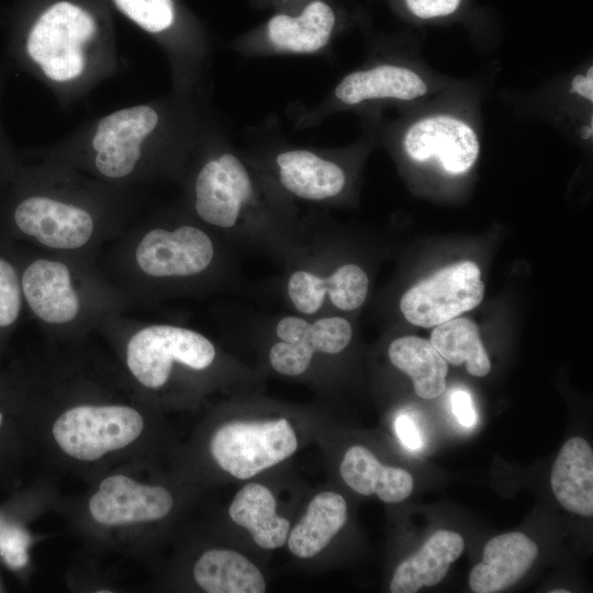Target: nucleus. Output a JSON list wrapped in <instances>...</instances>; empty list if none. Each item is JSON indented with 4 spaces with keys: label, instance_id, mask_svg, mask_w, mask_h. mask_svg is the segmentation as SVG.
I'll return each mask as SVG.
<instances>
[{
    "label": "nucleus",
    "instance_id": "obj_1",
    "mask_svg": "<svg viewBox=\"0 0 593 593\" xmlns=\"http://www.w3.org/2000/svg\"><path fill=\"white\" fill-rule=\"evenodd\" d=\"M236 155L206 161L194 182V211L238 253L258 251L281 262L302 235L303 223L266 192Z\"/></svg>",
    "mask_w": 593,
    "mask_h": 593
},
{
    "label": "nucleus",
    "instance_id": "obj_2",
    "mask_svg": "<svg viewBox=\"0 0 593 593\" xmlns=\"http://www.w3.org/2000/svg\"><path fill=\"white\" fill-rule=\"evenodd\" d=\"M280 264L273 289L288 312L347 316L368 299V271L347 256L339 235L323 223H303L301 238Z\"/></svg>",
    "mask_w": 593,
    "mask_h": 593
},
{
    "label": "nucleus",
    "instance_id": "obj_3",
    "mask_svg": "<svg viewBox=\"0 0 593 593\" xmlns=\"http://www.w3.org/2000/svg\"><path fill=\"white\" fill-rule=\"evenodd\" d=\"M246 323L266 337L269 367L290 378L303 377L317 361L342 355L355 336L349 317L338 314L306 316L287 312L253 317Z\"/></svg>",
    "mask_w": 593,
    "mask_h": 593
},
{
    "label": "nucleus",
    "instance_id": "obj_4",
    "mask_svg": "<svg viewBox=\"0 0 593 593\" xmlns=\"http://www.w3.org/2000/svg\"><path fill=\"white\" fill-rule=\"evenodd\" d=\"M216 237L190 224L154 228L139 242L136 261L143 272L155 278L193 279L214 273L242 287L238 251Z\"/></svg>",
    "mask_w": 593,
    "mask_h": 593
},
{
    "label": "nucleus",
    "instance_id": "obj_5",
    "mask_svg": "<svg viewBox=\"0 0 593 593\" xmlns=\"http://www.w3.org/2000/svg\"><path fill=\"white\" fill-rule=\"evenodd\" d=\"M216 358L215 345L204 335L168 324L141 329L130 339L126 349L128 369L149 389H159L168 382L175 362L202 371Z\"/></svg>",
    "mask_w": 593,
    "mask_h": 593
},
{
    "label": "nucleus",
    "instance_id": "obj_6",
    "mask_svg": "<svg viewBox=\"0 0 593 593\" xmlns=\"http://www.w3.org/2000/svg\"><path fill=\"white\" fill-rule=\"evenodd\" d=\"M298 448L287 418L232 422L221 426L210 444L217 465L237 479H249L289 458Z\"/></svg>",
    "mask_w": 593,
    "mask_h": 593
},
{
    "label": "nucleus",
    "instance_id": "obj_7",
    "mask_svg": "<svg viewBox=\"0 0 593 593\" xmlns=\"http://www.w3.org/2000/svg\"><path fill=\"white\" fill-rule=\"evenodd\" d=\"M96 32V22L87 11L66 1L57 2L32 27L27 52L48 78L70 80L82 72L86 64L82 46Z\"/></svg>",
    "mask_w": 593,
    "mask_h": 593
},
{
    "label": "nucleus",
    "instance_id": "obj_8",
    "mask_svg": "<svg viewBox=\"0 0 593 593\" xmlns=\"http://www.w3.org/2000/svg\"><path fill=\"white\" fill-rule=\"evenodd\" d=\"M484 283L477 264L461 261L416 282L400 298L399 309L413 325L433 327L477 307Z\"/></svg>",
    "mask_w": 593,
    "mask_h": 593
},
{
    "label": "nucleus",
    "instance_id": "obj_9",
    "mask_svg": "<svg viewBox=\"0 0 593 593\" xmlns=\"http://www.w3.org/2000/svg\"><path fill=\"white\" fill-rule=\"evenodd\" d=\"M142 415L127 406H76L63 413L53 426L59 447L70 457L93 461L124 448L142 433Z\"/></svg>",
    "mask_w": 593,
    "mask_h": 593
},
{
    "label": "nucleus",
    "instance_id": "obj_10",
    "mask_svg": "<svg viewBox=\"0 0 593 593\" xmlns=\"http://www.w3.org/2000/svg\"><path fill=\"white\" fill-rule=\"evenodd\" d=\"M406 154L415 161L437 158L451 175L468 171L475 163L480 144L475 132L463 121L434 115L413 124L404 137Z\"/></svg>",
    "mask_w": 593,
    "mask_h": 593
},
{
    "label": "nucleus",
    "instance_id": "obj_11",
    "mask_svg": "<svg viewBox=\"0 0 593 593\" xmlns=\"http://www.w3.org/2000/svg\"><path fill=\"white\" fill-rule=\"evenodd\" d=\"M158 115L147 105L116 111L103 118L92 141L96 166L110 178L128 175L141 157L143 139L156 127Z\"/></svg>",
    "mask_w": 593,
    "mask_h": 593
},
{
    "label": "nucleus",
    "instance_id": "obj_12",
    "mask_svg": "<svg viewBox=\"0 0 593 593\" xmlns=\"http://www.w3.org/2000/svg\"><path fill=\"white\" fill-rule=\"evenodd\" d=\"M171 507L172 496L166 489L142 485L123 474L104 479L89 502L92 517L104 525L160 519Z\"/></svg>",
    "mask_w": 593,
    "mask_h": 593
},
{
    "label": "nucleus",
    "instance_id": "obj_13",
    "mask_svg": "<svg viewBox=\"0 0 593 593\" xmlns=\"http://www.w3.org/2000/svg\"><path fill=\"white\" fill-rule=\"evenodd\" d=\"M14 222L20 231L41 244L60 249L83 246L93 232V221L87 211L44 197L22 201L14 211Z\"/></svg>",
    "mask_w": 593,
    "mask_h": 593
},
{
    "label": "nucleus",
    "instance_id": "obj_14",
    "mask_svg": "<svg viewBox=\"0 0 593 593\" xmlns=\"http://www.w3.org/2000/svg\"><path fill=\"white\" fill-rule=\"evenodd\" d=\"M276 178L290 195L323 203L338 199L348 177L338 163L307 149H290L275 158Z\"/></svg>",
    "mask_w": 593,
    "mask_h": 593
},
{
    "label": "nucleus",
    "instance_id": "obj_15",
    "mask_svg": "<svg viewBox=\"0 0 593 593\" xmlns=\"http://www.w3.org/2000/svg\"><path fill=\"white\" fill-rule=\"evenodd\" d=\"M537 556V545L527 535H497L485 544L481 562L470 572L469 585L475 593L504 591L526 574Z\"/></svg>",
    "mask_w": 593,
    "mask_h": 593
},
{
    "label": "nucleus",
    "instance_id": "obj_16",
    "mask_svg": "<svg viewBox=\"0 0 593 593\" xmlns=\"http://www.w3.org/2000/svg\"><path fill=\"white\" fill-rule=\"evenodd\" d=\"M22 291L34 314L47 323H66L78 313L79 300L63 262L38 259L30 264L22 276Z\"/></svg>",
    "mask_w": 593,
    "mask_h": 593
},
{
    "label": "nucleus",
    "instance_id": "obj_17",
    "mask_svg": "<svg viewBox=\"0 0 593 593\" xmlns=\"http://www.w3.org/2000/svg\"><path fill=\"white\" fill-rule=\"evenodd\" d=\"M465 549L463 538L456 532H435L414 555L404 559L395 569L390 591L415 593L422 588L434 586L447 574L450 564Z\"/></svg>",
    "mask_w": 593,
    "mask_h": 593
},
{
    "label": "nucleus",
    "instance_id": "obj_18",
    "mask_svg": "<svg viewBox=\"0 0 593 593\" xmlns=\"http://www.w3.org/2000/svg\"><path fill=\"white\" fill-rule=\"evenodd\" d=\"M550 484L567 511L593 515V451L585 439L573 437L564 443L553 462Z\"/></svg>",
    "mask_w": 593,
    "mask_h": 593
},
{
    "label": "nucleus",
    "instance_id": "obj_19",
    "mask_svg": "<svg viewBox=\"0 0 593 593\" xmlns=\"http://www.w3.org/2000/svg\"><path fill=\"white\" fill-rule=\"evenodd\" d=\"M339 472L355 492L362 495L376 494L384 503L404 501L414 486L410 472L380 463L368 448L359 445L345 452Z\"/></svg>",
    "mask_w": 593,
    "mask_h": 593
},
{
    "label": "nucleus",
    "instance_id": "obj_20",
    "mask_svg": "<svg viewBox=\"0 0 593 593\" xmlns=\"http://www.w3.org/2000/svg\"><path fill=\"white\" fill-rule=\"evenodd\" d=\"M426 91V83L414 71L382 65L347 75L336 87L335 96L346 104H357L370 99L412 100Z\"/></svg>",
    "mask_w": 593,
    "mask_h": 593
},
{
    "label": "nucleus",
    "instance_id": "obj_21",
    "mask_svg": "<svg viewBox=\"0 0 593 593\" xmlns=\"http://www.w3.org/2000/svg\"><path fill=\"white\" fill-rule=\"evenodd\" d=\"M277 502L271 491L259 483H248L235 495L228 514L246 528L255 542L265 549L282 547L288 539L290 523L277 514Z\"/></svg>",
    "mask_w": 593,
    "mask_h": 593
},
{
    "label": "nucleus",
    "instance_id": "obj_22",
    "mask_svg": "<svg viewBox=\"0 0 593 593\" xmlns=\"http://www.w3.org/2000/svg\"><path fill=\"white\" fill-rule=\"evenodd\" d=\"M346 521L345 499L336 492H321L312 499L305 515L288 535V547L299 558H312L329 544Z\"/></svg>",
    "mask_w": 593,
    "mask_h": 593
},
{
    "label": "nucleus",
    "instance_id": "obj_23",
    "mask_svg": "<svg viewBox=\"0 0 593 593\" xmlns=\"http://www.w3.org/2000/svg\"><path fill=\"white\" fill-rule=\"evenodd\" d=\"M388 357L411 378L419 398L430 400L446 391L448 365L430 342L417 336L394 338L388 347Z\"/></svg>",
    "mask_w": 593,
    "mask_h": 593
},
{
    "label": "nucleus",
    "instance_id": "obj_24",
    "mask_svg": "<svg viewBox=\"0 0 593 593\" xmlns=\"http://www.w3.org/2000/svg\"><path fill=\"white\" fill-rule=\"evenodd\" d=\"M193 575L209 593H264L260 570L242 553L227 549L204 552L195 562Z\"/></svg>",
    "mask_w": 593,
    "mask_h": 593
},
{
    "label": "nucleus",
    "instance_id": "obj_25",
    "mask_svg": "<svg viewBox=\"0 0 593 593\" xmlns=\"http://www.w3.org/2000/svg\"><path fill=\"white\" fill-rule=\"evenodd\" d=\"M335 25L325 2H311L299 16L278 14L268 23V36L277 49L313 53L326 46Z\"/></svg>",
    "mask_w": 593,
    "mask_h": 593
},
{
    "label": "nucleus",
    "instance_id": "obj_26",
    "mask_svg": "<svg viewBox=\"0 0 593 593\" xmlns=\"http://www.w3.org/2000/svg\"><path fill=\"white\" fill-rule=\"evenodd\" d=\"M430 344L451 365L466 363L471 376L484 377L491 370L479 329L468 317H455L436 325L430 335Z\"/></svg>",
    "mask_w": 593,
    "mask_h": 593
},
{
    "label": "nucleus",
    "instance_id": "obj_27",
    "mask_svg": "<svg viewBox=\"0 0 593 593\" xmlns=\"http://www.w3.org/2000/svg\"><path fill=\"white\" fill-rule=\"evenodd\" d=\"M116 7L148 32L157 33L174 22L172 0H114Z\"/></svg>",
    "mask_w": 593,
    "mask_h": 593
},
{
    "label": "nucleus",
    "instance_id": "obj_28",
    "mask_svg": "<svg viewBox=\"0 0 593 593\" xmlns=\"http://www.w3.org/2000/svg\"><path fill=\"white\" fill-rule=\"evenodd\" d=\"M21 310V286L14 267L0 258V327L15 322Z\"/></svg>",
    "mask_w": 593,
    "mask_h": 593
},
{
    "label": "nucleus",
    "instance_id": "obj_29",
    "mask_svg": "<svg viewBox=\"0 0 593 593\" xmlns=\"http://www.w3.org/2000/svg\"><path fill=\"white\" fill-rule=\"evenodd\" d=\"M29 542V535L18 527L0 529V555L13 569H20L26 564Z\"/></svg>",
    "mask_w": 593,
    "mask_h": 593
},
{
    "label": "nucleus",
    "instance_id": "obj_30",
    "mask_svg": "<svg viewBox=\"0 0 593 593\" xmlns=\"http://www.w3.org/2000/svg\"><path fill=\"white\" fill-rule=\"evenodd\" d=\"M409 10L421 19H432L451 14L461 0H405Z\"/></svg>",
    "mask_w": 593,
    "mask_h": 593
},
{
    "label": "nucleus",
    "instance_id": "obj_31",
    "mask_svg": "<svg viewBox=\"0 0 593 593\" xmlns=\"http://www.w3.org/2000/svg\"><path fill=\"white\" fill-rule=\"evenodd\" d=\"M450 401L458 422L465 427H472L477 422V413L470 394L465 390H457L451 394Z\"/></svg>",
    "mask_w": 593,
    "mask_h": 593
},
{
    "label": "nucleus",
    "instance_id": "obj_32",
    "mask_svg": "<svg viewBox=\"0 0 593 593\" xmlns=\"http://www.w3.org/2000/svg\"><path fill=\"white\" fill-rule=\"evenodd\" d=\"M394 427L398 437L409 449L417 450L422 447L423 440L419 430L410 416L405 414L399 415L395 419Z\"/></svg>",
    "mask_w": 593,
    "mask_h": 593
},
{
    "label": "nucleus",
    "instance_id": "obj_33",
    "mask_svg": "<svg viewBox=\"0 0 593 593\" xmlns=\"http://www.w3.org/2000/svg\"><path fill=\"white\" fill-rule=\"evenodd\" d=\"M572 89L584 97L585 99L593 100V67H590L585 75H578L573 78Z\"/></svg>",
    "mask_w": 593,
    "mask_h": 593
},
{
    "label": "nucleus",
    "instance_id": "obj_34",
    "mask_svg": "<svg viewBox=\"0 0 593 593\" xmlns=\"http://www.w3.org/2000/svg\"><path fill=\"white\" fill-rule=\"evenodd\" d=\"M550 592L551 593H568L569 591H567V590H552Z\"/></svg>",
    "mask_w": 593,
    "mask_h": 593
},
{
    "label": "nucleus",
    "instance_id": "obj_35",
    "mask_svg": "<svg viewBox=\"0 0 593 593\" xmlns=\"http://www.w3.org/2000/svg\"><path fill=\"white\" fill-rule=\"evenodd\" d=\"M1 421H2V415L0 414V424H1Z\"/></svg>",
    "mask_w": 593,
    "mask_h": 593
}]
</instances>
